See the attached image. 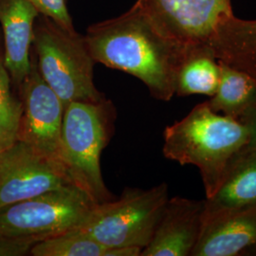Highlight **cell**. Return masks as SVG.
I'll use <instances>...</instances> for the list:
<instances>
[{"label":"cell","instance_id":"cell-11","mask_svg":"<svg viewBox=\"0 0 256 256\" xmlns=\"http://www.w3.org/2000/svg\"><path fill=\"white\" fill-rule=\"evenodd\" d=\"M38 14L28 0H0L4 64L12 84L18 88L30 68L34 25Z\"/></svg>","mask_w":256,"mask_h":256},{"label":"cell","instance_id":"cell-4","mask_svg":"<svg viewBox=\"0 0 256 256\" xmlns=\"http://www.w3.org/2000/svg\"><path fill=\"white\" fill-rule=\"evenodd\" d=\"M32 52L39 72L64 102L101 101L94 64L84 36L39 14L34 25Z\"/></svg>","mask_w":256,"mask_h":256},{"label":"cell","instance_id":"cell-21","mask_svg":"<svg viewBox=\"0 0 256 256\" xmlns=\"http://www.w3.org/2000/svg\"><path fill=\"white\" fill-rule=\"evenodd\" d=\"M142 248L138 247H118L106 248L104 256H140Z\"/></svg>","mask_w":256,"mask_h":256},{"label":"cell","instance_id":"cell-23","mask_svg":"<svg viewBox=\"0 0 256 256\" xmlns=\"http://www.w3.org/2000/svg\"><path fill=\"white\" fill-rule=\"evenodd\" d=\"M5 148H6V146H3V144L0 142V154H1V152H2Z\"/></svg>","mask_w":256,"mask_h":256},{"label":"cell","instance_id":"cell-10","mask_svg":"<svg viewBox=\"0 0 256 256\" xmlns=\"http://www.w3.org/2000/svg\"><path fill=\"white\" fill-rule=\"evenodd\" d=\"M206 200L169 198L140 256H191L202 236Z\"/></svg>","mask_w":256,"mask_h":256},{"label":"cell","instance_id":"cell-18","mask_svg":"<svg viewBox=\"0 0 256 256\" xmlns=\"http://www.w3.org/2000/svg\"><path fill=\"white\" fill-rule=\"evenodd\" d=\"M21 113L22 102L12 95L4 52H0V142L6 147L16 140Z\"/></svg>","mask_w":256,"mask_h":256},{"label":"cell","instance_id":"cell-14","mask_svg":"<svg viewBox=\"0 0 256 256\" xmlns=\"http://www.w3.org/2000/svg\"><path fill=\"white\" fill-rule=\"evenodd\" d=\"M209 48L218 61L256 80V19L238 18L234 14L223 18Z\"/></svg>","mask_w":256,"mask_h":256},{"label":"cell","instance_id":"cell-5","mask_svg":"<svg viewBox=\"0 0 256 256\" xmlns=\"http://www.w3.org/2000/svg\"><path fill=\"white\" fill-rule=\"evenodd\" d=\"M169 200L168 186L126 189L119 200L97 204L79 230L106 248L149 244Z\"/></svg>","mask_w":256,"mask_h":256},{"label":"cell","instance_id":"cell-15","mask_svg":"<svg viewBox=\"0 0 256 256\" xmlns=\"http://www.w3.org/2000/svg\"><path fill=\"white\" fill-rule=\"evenodd\" d=\"M218 62L220 84L206 102L214 111L242 122L256 106V80L242 70Z\"/></svg>","mask_w":256,"mask_h":256},{"label":"cell","instance_id":"cell-6","mask_svg":"<svg viewBox=\"0 0 256 256\" xmlns=\"http://www.w3.org/2000/svg\"><path fill=\"white\" fill-rule=\"evenodd\" d=\"M97 203L74 185L0 209V234L40 241L76 229Z\"/></svg>","mask_w":256,"mask_h":256},{"label":"cell","instance_id":"cell-20","mask_svg":"<svg viewBox=\"0 0 256 256\" xmlns=\"http://www.w3.org/2000/svg\"><path fill=\"white\" fill-rule=\"evenodd\" d=\"M36 240L26 238H9L0 234V256H22L30 254Z\"/></svg>","mask_w":256,"mask_h":256},{"label":"cell","instance_id":"cell-16","mask_svg":"<svg viewBox=\"0 0 256 256\" xmlns=\"http://www.w3.org/2000/svg\"><path fill=\"white\" fill-rule=\"evenodd\" d=\"M220 64L210 48H200L184 60L176 77V95L212 97L218 86Z\"/></svg>","mask_w":256,"mask_h":256},{"label":"cell","instance_id":"cell-22","mask_svg":"<svg viewBox=\"0 0 256 256\" xmlns=\"http://www.w3.org/2000/svg\"><path fill=\"white\" fill-rule=\"evenodd\" d=\"M250 131V144L256 146V106L254 110L242 120Z\"/></svg>","mask_w":256,"mask_h":256},{"label":"cell","instance_id":"cell-9","mask_svg":"<svg viewBox=\"0 0 256 256\" xmlns=\"http://www.w3.org/2000/svg\"><path fill=\"white\" fill-rule=\"evenodd\" d=\"M165 32L191 50L210 48L220 20L232 12V0H138Z\"/></svg>","mask_w":256,"mask_h":256},{"label":"cell","instance_id":"cell-8","mask_svg":"<svg viewBox=\"0 0 256 256\" xmlns=\"http://www.w3.org/2000/svg\"><path fill=\"white\" fill-rule=\"evenodd\" d=\"M68 185L63 165L26 142L16 140L0 154V209Z\"/></svg>","mask_w":256,"mask_h":256},{"label":"cell","instance_id":"cell-2","mask_svg":"<svg viewBox=\"0 0 256 256\" xmlns=\"http://www.w3.org/2000/svg\"><path fill=\"white\" fill-rule=\"evenodd\" d=\"M250 144V131L245 124L214 111L203 102L183 119L165 128L162 152L170 160L200 169L208 198Z\"/></svg>","mask_w":256,"mask_h":256},{"label":"cell","instance_id":"cell-1","mask_svg":"<svg viewBox=\"0 0 256 256\" xmlns=\"http://www.w3.org/2000/svg\"><path fill=\"white\" fill-rule=\"evenodd\" d=\"M84 39L96 63L136 77L160 101L176 95L178 70L194 52L168 36L138 0L119 16L90 26Z\"/></svg>","mask_w":256,"mask_h":256},{"label":"cell","instance_id":"cell-12","mask_svg":"<svg viewBox=\"0 0 256 256\" xmlns=\"http://www.w3.org/2000/svg\"><path fill=\"white\" fill-rule=\"evenodd\" d=\"M256 244V203L204 221L191 256H236Z\"/></svg>","mask_w":256,"mask_h":256},{"label":"cell","instance_id":"cell-3","mask_svg":"<svg viewBox=\"0 0 256 256\" xmlns=\"http://www.w3.org/2000/svg\"><path fill=\"white\" fill-rule=\"evenodd\" d=\"M112 106L106 99L72 102L64 106L61 160L70 182L97 204L112 194L102 174L101 155L110 138Z\"/></svg>","mask_w":256,"mask_h":256},{"label":"cell","instance_id":"cell-17","mask_svg":"<svg viewBox=\"0 0 256 256\" xmlns=\"http://www.w3.org/2000/svg\"><path fill=\"white\" fill-rule=\"evenodd\" d=\"M106 248L79 230L40 240L30 250L32 256H104Z\"/></svg>","mask_w":256,"mask_h":256},{"label":"cell","instance_id":"cell-13","mask_svg":"<svg viewBox=\"0 0 256 256\" xmlns=\"http://www.w3.org/2000/svg\"><path fill=\"white\" fill-rule=\"evenodd\" d=\"M206 200L204 221L256 203V146L248 144L234 160L218 189Z\"/></svg>","mask_w":256,"mask_h":256},{"label":"cell","instance_id":"cell-19","mask_svg":"<svg viewBox=\"0 0 256 256\" xmlns=\"http://www.w3.org/2000/svg\"><path fill=\"white\" fill-rule=\"evenodd\" d=\"M39 12L68 28H74L72 19L66 8V0H28Z\"/></svg>","mask_w":256,"mask_h":256},{"label":"cell","instance_id":"cell-7","mask_svg":"<svg viewBox=\"0 0 256 256\" xmlns=\"http://www.w3.org/2000/svg\"><path fill=\"white\" fill-rule=\"evenodd\" d=\"M19 92L22 113L16 140L26 142L63 165L61 136L64 102L39 72L34 52H30V72L20 84Z\"/></svg>","mask_w":256,"mask_h":256}]
</instances>
